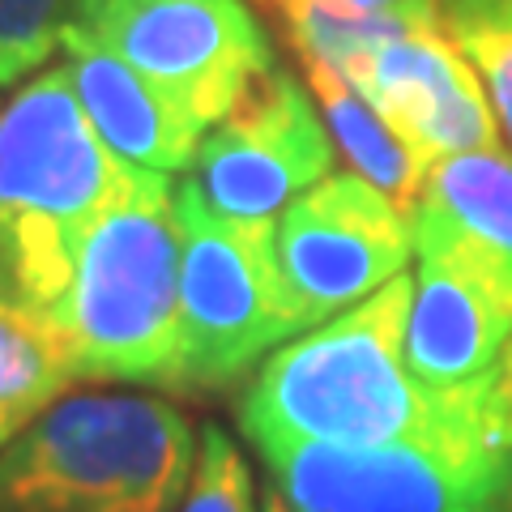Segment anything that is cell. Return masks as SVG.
Returning <instances> with one entry per match:
<instances>
[{
  "instance_id": "cell-16",
  "label": "cell",
  "mask_w": 512,
  "mask_h": 512,
  "mask_svg": "<svg viewBox=\"0 0 512 512\" xmlns=\"http://www.w3.org/2000/svg\"><path fill=\"white\" fill-rule=\"evenodd\" d=\"M77 384L69 346L39 316L0 303V410L35 419Z\"/></svg>"
},
{
  "instance_id": "cell-4",
  "label": "cell",
  "mask_w": 512,
  "mask_h": 512,
  "mask_svg": "<svg viewBox=\"0 0 512 512\" xmlns=\"http://www.w3.org/2000/svg\"><path fill=\"white\" fill-rule=\"evenodd\" d=\"M286 512H512V346L466 419L389 444H252Z\"/></svg>"
},
{
  "instance_id": "cell-21",
  "label": "cell",
  "mask_w": 512,
  "mask_h": 512,
  "mask_svg": "<svg viewBox=\"0 0 512 512\" xmlns=\"http://www.w3.org/2000/svg\"><path fill=\"white\" fill-rule=\"evenodd\" d=\"M359 9H372V13H389V18H406V22H419V26H440L444 13H440V0H350Z\"/></svg>"
},
{
  "instance_id": "cell-6",
  "label": "cell",
  "mask_w": 512,
  "mask_h": 512,
  "mask_svg": "<svg viewBox=\"0 0 512 512\" xmlns=\"http://www.w3.org/2000/svg\"><path fill=\"white\" fill-rule=\"evenodd\" d=\"M175 227L180 342L167 389L184 397L227 393L303 333L278 282L274 218L218 214L184 175L175 184Z\"/></svg>"
},
{
  "instance_id": "cell-18",
  "label": "cell",
  "mask_w": 512,
  "mask_h": 512,
  "mask_svg": "<svg viewBox=\"0 0 512 512\" xmlns=\"http://www.w3.org/2000/svg\"><path fill=\"white\" fill-rule=\"evenodd\" d=\"M69 0H0V86H18L56 52Z\"/></svg>"
},
{
  "instance_id": "cell-22",
  "label": "cell",
  "mask_w": 512,
  "mask_h": 512,
  "mask_svg": "<svg viewBox=\"0 0 512 512\" xmlns=\"http://www.w3.org/2000/svg\"><path fill=\"white\" fill-rule=\"evenodd\" d=\"M30 419H26V414H13V410H0V448H5L13 436H18V431L26 427Z\"/></svg>"
},
{
  "instance_id": "cell-7",
  "label": "cell",
  "mask_w": 512,
  "mask_h": 512,
  "mask_svg": "<svg viewBox=\"0 0 512 512\" xmlns=\"http://www.w3.org/2000/svg\"><path fill=\"white\" fill-rule=\"evenodd\" d=\"M60 30L137 69L205 133L274 64L248 0H69Z\"/></svg>"
},
{
  "instance_id": "cell-1",
  "label": "cell",
  "mask_w": 512,
  "mask_h": 512,
  "mask_svg": "<svg viewBox=\"0 0 512 512\" xmlns=\"http://www.w3.org/2000/svg\"><path fill=\"white\" fill-rule=\"evenodd\" d=\"M414 278L402 274L372 299L278 346L239 393L248 444H389L461 423L487 380L431 393L406 367Z\"/></svg>"
},
{
  "instance_id": "cell-11",
  "label": "cell",
  "mask_w": 512,
  "mask_h": 512,
  "mask_svg": "<svg viewBox=\"0 0 512 512\" xmlns=\"http://www.w3.org/2000/svg\"><path fill=\"white\" fill-rule=\"evenodd\" d=\"M406 316V367L431 393L483 380L512 346V308L466 265L440 252H414Z\"/></svg>"
},
{
  "instance_id": "cell-9",
  "label": "cell",
  "mask_w": 512,
  "mask_h": 512,
  "mask_svg": "<svg viewBox=\"0 0 512 512\" xmlns=\"http://www.w3.org/2000/svg\"><path fill=\"white\" fill-rule=\"evenodd\" d=\"M329 171V128L299 77L274 60L201 137L188 180L227 218H278Z\"/></svg>"
},
{
  "instance_id": "cell-14",
  "label": "cell",
  "mask_w": 512,
  "mask_h": 512,
  "mask_svg": "<svg viewBox=\"0 0 512 512\" xmlns=\"http://www.w3.org/2000/svg\"><path fill=\"white\" fill-rule=\"evenodd\" d=\"M303 77H308L312 103L329 128L333 146H338L342 158L350 163V171L372 188H380L402 214H410L431 167L414 154L410 141L393 133L389 120H384L342 73L325 69V64H303Z\"/></svg>"
},
{
  "instance_id": "cell-17",
  "label": "cell",
  "mask_w": 512,
  "mask_h": 512,
  "mask_svg": "<svg viewBox=\"0 0 512 512\" xmlns=\"http://www.w3.org/2000/svg\"><path fill=\"white\" fill-rule=\"evenodd\" d=\"M180 512H261L256 491H252L248 461L218 423L201 427L197 470H192V483H188Z\"/></svg>"
},
{
  "instance_id": "cell-20",
  "label": "cell",
  "mask_w": 512,
  "mask_h": 512,
  "mask_svg": "<svg viewBox=\"0 0 512 512\" xmlns=\"http://www.w3.org/2000/svg\"><path fill=\"white\" fill-rule=\"evenodd\" d=\"M444 26H500L512 30V0H440Z\"/></svg>"
},
{
  "instance_id": "cell-3",
  "label": "cell",
  "mask_w": 512,
  "mask_h": 512,
  "mask_svg": "<svg viewBox=\"0 0 512 512\" xmlns=\"http://www.w3.org/2000/svg\"><path fill=\"white\" fill-rule=\"evenodd\" d=\"M197 444L167 397H60L0 448V512H180Z\"/></svg>"
},
{
  "instance_id": "cell-19",
  "label": "cell",
  "mask_w": 512,
  "mask_h": 512,
  "mask_svg": "<svg viewBox=\"0 0 512 512\" xmlns=\"http://www.w3.org/2000/svg\"><path fill=\"white\" fill-rule=\"evenodd\" d=\"M457 43V52L470 60V69L483 77L487 103L495 111V120L508 133L512 146V30L500 26H453L448 30Z\"/></svg>"
},
{
  "instance_id": "cell-13",
  "label": "cell",
  "mask_w": 512,
  "mask_h": 512,
  "mask_svg": "<svg viewBox=\"0 0 512 512\" xmlns=\"http://www.w3.org/2000/svg\"><path fill=\"white\" fill-rule=\"evenodd\" d=\"M60 47H64L60 69L69 77L77 103H82L94 133L107 141V150L120 163L158 175H175L192 167L205 128L184 107H175L137 69H128L124 60L103 52L99 43L73 35V30H60Z\"/></svg>"
},
{
  "instance_id": "cell-5",
  "label": "cell",
  "mask_w": 512,
  "mask_h": 512,
  "mask_svg": "<svg viewBox=\"0 0 512 512\" xmlns=\"http://www.w3.org/2000/svg\"><path fill=\"white\" fill-rule=\"evenodd\" d=\"M60 338L77 380L167 389L180 342V227L171 175L133 171L86 231Z\"/></svg>"
},
{
  "instance_id": "cell-15",
  "label": "cell",
  "mask_w": 512,
  "mask_h": 512,
  "mask_svg": "<svg viewBox=\"0 0 512 512\" xmlns=\"http://www.w3.org/2000/svg\"><path fill=\"white\" fill-rule=\"evenodd\" d=\"M252 5L282 30L303 64H325L333 73H346L376 43L402 35L406 26H419L406 18H389V13L359 9L350 0H252Z\"/></svg>"
},
{
  "instance_id": "cell-10",
  "label": "cell",
  "mask_w": 512,
  "mask_h": 512,
  "mask_svg": "<svg viewBox=\"0 0 512 512\" xmlns=\"http://www.w3.org/2000/svg\"><path fill=\"white\" fill-rule=\"evenodd\" d=\"M372 103L427 167L470 150H500V120L487 90L440 35V26H406L402 35L376 43L342 73Z\"/></svg>"
},
{
  "instance_id": "cell-2",
  "label": "cell",
  "mask_w": 512,
  "mask_h": 512,
  "mask_svg": "<svg viewBox=\"0 0 512 512\" xmlns=\"http://www.w3.org/2000/svg\"><path fill=\"white\" fill-rule=\"evenodd\" d=\"M137 167L94 133L64 69H43L0 107V303L60 333L77 252Z\"/></svg>"
},
{
  "instance_id": "cell-23",
  "label": "cell",
  "mask_w": 512,
  "mask_h": 512,
  "mask_svg": "<svg viewBox=\"0 0 512 512\" xmlns=\"http://www.w3.org/2000/svg\"><path fill=\"white\" fill-rule=\"evenodd\" d=\"M261 512H286V504L278 500V495H274V491H269V487H265V500H261Z\"/></svg>"
},
{
  "instance_id": "cell-12",
  "label": "cell",
  "mask_w": 512,
  "mask_h": 512,
  "mask_svg": "<svg viewBox=\"0 0 512 512\" xmlns=\"http://www.w3.org/2000/svg\"><path fill=\"white\" fill-rule=\"evenodd\" d=\"M414 252L466 265L512 308V158L470 150L440 158L410 210Z\"/></svg>"
},
{
  "instance_id": "cell-8",
  "label": "cell",
  "mask_w": 512,
  "mask_h": 512,
  "mask_svg": "<svg viewBox=\"0 0 512 512\" xmlns=\"http://www.w3.org/2000/svg\"><path fill=\"white\" fill-rule=\"evenodd\" d=\"M410 256V214L355 171L325 175L274 218L278 282L303 333L384 291Z\"/></svg>"
}]
</instances>
